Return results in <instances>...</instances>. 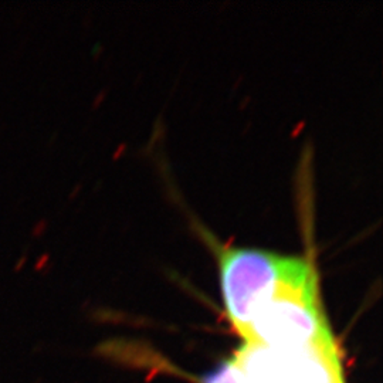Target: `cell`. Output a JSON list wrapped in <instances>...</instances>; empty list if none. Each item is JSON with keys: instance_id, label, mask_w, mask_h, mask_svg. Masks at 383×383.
<instances>
[{"instance_id": "cell-1", "label": "cell", "mask_w": 383, "mask_h": 383, "mask_svg": "<svg viewBox=\"0 0 383 383\" xmlns=\"http://www.w3.org/2000/svg\"><path fill=\"white\" fill-rule=\"evenodd\" d=\"M238 333L246 342L273 349L336 344L322 305L314 261L292 254L288 267L254 304Z\"/></svg>"}, {"instance_id": "cell-2", "label": "cell", "mask_w": 383, "mask_h": 383, "mask_svg": "<svg viewBox=\"0 0 383 383\" xmlns=\"http://www.w3.org/2000/svg\"><path fill=\"white\" fill-rule=\"evenodd\" d=\"M233 357L249 383H345L336 344L273 349L244 342Z\"/></svg>"}, {"instance_id": "cell-3", "label": "cell", "mask_w": 383, "mask_h": 383, "mask_svg": "<svg viewBox=\"0 0 383 383\" xmlns=\"http://www.w3.org/2000/svg\"><path fill=\"white\" fill-rule=\"evenodd\" d=\"M200 383H249L241 368L238 366L234 357L223 360L220 365L210 372H207Z\"/></svg>"}]
</instances>
